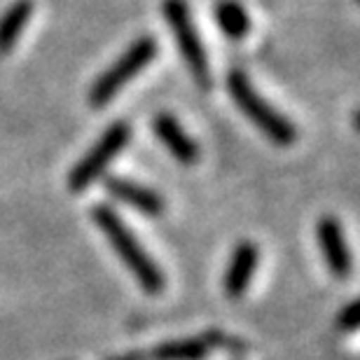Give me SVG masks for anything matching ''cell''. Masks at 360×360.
<instances>
[{"mask_svg": "<svg viewBox=\"0 0 360 360\" xmlns=\"http://www.w3.org/2000/svg\"><path fill=\"white\" fill-rule=\"evenodd\" d=\"M91 220L105 234L112 250L120 255L124 267L134 274V278L139 281L143 290L148 295H160L164 290V274L160 264L141 246V241L136 239V234L127 227V222L120 218L117 211L108 204H98L91 208Z\"/></svg>", "mask_w": 360, "mask_h": 360, "instance_id": "6da1fadb", "label": "cell"}, {"mask_svg": "<svg viewBox=\"0 0 360 360\" xmlns=\"http://www.w3.org/2000/svg\"><path fill=\"white\" fill-rule=\"evenodd\" d=\"M227 91L236 108L267 136L276 146H292L297 141V129L285 115H281L269 101L253 87V82L248 80V75L243 70H232L227 75Z\"/></svg>", "mask_w": 360, "mask_h": 360, "instance_id": "7a4b0ae2", "label": "cell"}, {"mask_svg": "<svg viewBox=\"0 0 360 360\" xmlns=\"http://www.w3.org/2000/svg\"><path fill=\"white\" fill-rule=\"evenodd\" d=\"M157 49H160V45H157V40L153 35H141L139 40L131 42V45L124 49V54H122L105 73H101L96 77V82L91 84L89 103L94 108H101V105H105L108 101H112L127 82H131L134 77L155 59Z\"/></svg>", "mask_w": 360, "mask_h": 360, "instance_id": "3957f363", "label": "cell"}, {"mask_svg": "<svg viewBox=\"0 0 360 360\" xmlns=\"http://www.w3.org/2000/svg\"><path fill=\"white\" fill-rule=\"evenodd\" d=\"M164 19L174 33V38L178 42L180 56L190 68L192 77L197 80V84L201 89H208L213 84L211 77V63H208L206 49L201 45L197 26L192 21L190 7H187L185 0H164Z\"/></svg>", "mask_w": 360, "mask_h": 360, "instance_id": "277c9868", "label": "cell"}, {"mask_svg": "<svg viewBox=\"0 0 360 360\" xmlns=\"http://www.w3.org/2000/svg\"><path fill=\"white\" fill-rule=\"evenodd\" d=\"M129 139H131V129H129L127 122H112V124L105 129V134L89 148V153L70 169V174H68L70 190L84 192L89 185L96 183V180L105 174L108 164L127 148Z\"/></svg>", "mask_w": 360, "mask_h": 360, "instance_id": "5b68a950", "label": "cell"}, {"mask_svg": "<svg viewBox=\"0 0 360 360\" xmlns=\"http://www.w3.org/2000/svg\"><path fill=\"white\" fill-rule=\"evenodd\" d=\"M316 239L323 253L330 274L335 278H347L351 274V250L347 246V236H344L342 225L333 215H326L316 222Z\"/></svg>", "mask_w": 360, "mask_h": 360, "instance_id": "8992f818", "label": "cell"}, {"mask_svg": "<svg viewBox=\"0 0 360 360\" xmlns=\"http://www.w3.org/2000/svg\"><path fill=\"white\" fill-rule=\"evenodd\" d=\"M105 192L112 199L122 201L124 206L134 208L143 215H162L164 213V199L160 192H155L153 187L136 183L131 178L122 176H108L103 180Z\"/></svg>", "mask_w": 360, "mask_h": 360, "instance_id": "52a82bcc", "label": "cell"}, {"mask_svg": "<svg viewBox=\"0 0 360 360\" xmlns=\"http://www.w3.org/2000/svg\"><path fill=\"white\" fill-rule=\"evenodd\" d=\"M153 131L157 139L162 141V146L174 155V160H178L185 167H192L199 160V146L190 134L180 127V122L169 112H160L153 120Z\"/></svg>", "mask_w": 360, "mask_h": 360, "instance_id": "ba28073f", "label": "cell"}, {"mask_svg": "<svg viewBox=\"0 0 360 360\" xmlns=\"http://www.w3.org/2000/svg\"><path fill=\"white\" fill-rule=\"evenodd\" d=\"M257 260H260V253H257V246L253 241H241L236 243L232 257H229V264L225 269V292L229 297H241L243 292L248 290L250 281H253V274L257 269Z\"/></svg>", "mask_w": 360, "mask_h": 360, "instance_id": "9c48e42d", "label": "cell"}, {"mask_svg": "<svg viewBox=\"0 0 360 360\" xmlns=\"http://www.w3.org/2000/svg\"><path fill=\"white\" fill-rule=\"evenodd\" d=\"M33 17V0H14L0 17V56L10 54Z\"/></svg>", "mask_w": 360, "mask_h": 360, "instance_id": "30bf717a", "label": "cell"}, {"mask_svg": "<svg viewBox=\"0 0 360 360\" xmlns=\"http://www.w3.org/2000/svg\"><path fill=\"white\" fill-rule=\"evenodd\" d=\"M211 347H213L211 337L164 342L153 351H148V354H143V360H204Z\"/></svg>", "mask_w": 360, "mask_h": 360, "instance_id": "8fae6325", "label": "cell"}, {"mask_svg": "<svg viewBox=\"0 0 360 360\" xmlns=\"http://www.w3.org/2000/svg\"><path fill=\"white\" fill-rule=\"evenodd\" d=\"M215 19L218 26L222 28V33L232 40H241L243 35H248L250 31V17L246 12V7L236 0H220L215 5Z\"/></svg>", "mask_w": 360, "mask_h": 360, "instance_id": "7c38bea8", "label": "cell"}, {"mask_svg": "<svg viewBox=\"0 0 360 360\" xmlns=\"http://www.w3.org/2000/svg\"><path fill=\"white\" fill-rule=\"evenodd\" d=\"M358 323H360L358 300H354V302H349V304L342 309L340 316H337V328H340L342 333H356Z\"/></svg>", "mask_w": 360, "mask_h": 360, "instance_id": "4fadbf2b", "label": "cell"}]
</instances>
